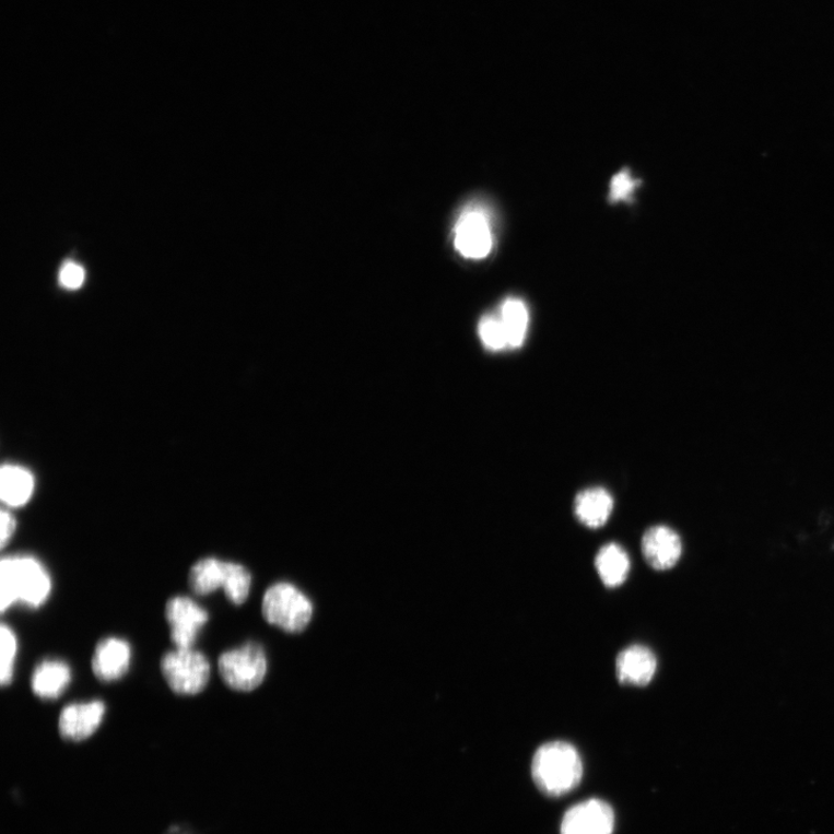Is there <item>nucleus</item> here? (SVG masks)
<instances>
[{"label":"nucleus","mask_w":834,"mask_h":834,"mask_svg":"<svg viewBox=\"0 0 834 834\" xmlns=\"http://www.w3.org/2000/svg\"><path fill=\"white\" fill-rule=\"evenodd\" d=\"M52 582L43 562L32 555L4 556L0 562V611L14 606L40 609L51 595Z\"/></svg>","instance_id":"1"},{"label":"nucleus","mask_w":834,"mask_h":834,"mask_svg":"<svg viewBox=\"0 0 834 834\" xmlns=\"http://www.w3.org/2000/svg\"><path fill=\"white\" fill-rule=\"evenodd\" d=\"M537 787L548 797H562L574 790L584 778V763L576 748L568 742L554 741L541 745L531 765Z\"/></svg>","instance_id":"2"},{"label":"nucleus","mask_w":834,"mask_h":834,"mask_svg":"<svg viewBox=\"0 0 834 834\" xmlns=\"http://www.w3.org/2000/svg\"><path fill=\"white\" fill-rule=\"evenodd\" d=\"M262 614L270 625L287 633H301L312 622L314 606L297 587L280 582L266 591Z\"/></svg>","instance_id":"3"},{"label":"nucleus","mask_w":834,"mask_h":834,"mask_svg":"<svg viewBox=\"0 0 834 834\" xmlns=\"http://www.w3.org/2000/svg\"><path fill=\"white\" fill-rule=\"evenodd\" d=\"M161 670L169 689L179 695H198L205 690L211 677L208 657L193 648L166 653Z\"/></svg>","instance_id":"4"},{"label":"nucleus","mask_w":834,"mask_h":834,"mask_svg":"<svg viewBox=\"0 0 834 834\" xmlns=\"http://www.w3.org/2000/svg\"><path fill=\"white\" fill-rule=\"evenodd\" d=\"M267 671V655L263 648L255 643L227 650L219 658L222 681L227 688L238 692L258 689L263 683Z\"/></svg>","instance_id":"5"},{"label":"nucleus","mask_w":834,"mask_h":834,"mask_svg":"<svg viewBox=\"0 0 834 834\" xmlns=\"http://www.w3.org/2000/svg\"><path fill=\"white\" fill-rule=\"evenodd\" d=\"M165 615L171 629V642L177 649L193 648L209 622L208 611L186 596L171 598L166 603Z\"/></svg>","instance_id":"6"},{"label":"nucleus","mask_w":834,"mask_h":834,"mask_svg":"<svg viewBox=\"0 0 834 834\" xmlns=\"http://www.w3.org/2000/svg\"><path fill=\"white\" fill-rule=\"evenodd\" d=\"M493 232L490 220L480 208L465 210L455 226V247L467 259L488 258L493 249Z\"/></svg>","instance_id":"7"},{"label":"nucleus","mask_w":834,"mask_h":834,"mask_svg":"<svg viewBox=\"0 0 834 834\" xmlns=\"http://www.w3.org/2000/svg\"><path fill=\"white\" fill-rule=\"evenodd\" d=\"M613 830V809L598 799L574 806L561 823V834H612Z\"/></svg>","instance_id":"8"},{"label":"nucleus","mask_w":834,"mask_h":834,"mask_svg":"<svg viewBox=\"0 0 834 834\" xmlns=\"http://www.w3.org/2000/svg\"><path fill=\"white\" fill-rule=\"evenodd\" d=\"M106 715L102 701L73 703L66 706L58 719V730L67 741L82 742L101 728Z\"/></svg>","instance_id":"9"},{"label":"nucleus","mask_w":834,"mask_h":834,"mask_svg":"<svg viewBox=\"0 0 834 834\" xmlns=\"http://www.w3.org/2000/svg\"><path fill=\"white\" fill-rule=\"evenodd\" d=\"M131 658L132 648L127 639L109 636L95 646L92 671L104 683L120 681L130 670Z\"/></svg>","instance_id":"10"},{"label":"nucleus","mask_w":834,"mask_h":834,"mask_svg":"<svg viewBox=\"0 0 834 834\" xmlns=\"http://www.w3.org/2000/svg\"><path fill=\"white\" fill-rule=\"evenodd\" d=\"M642 547L647 564L658 572L674 567L683 553L681 537L666 526L648 529L643 537Z\"/></svg>","instance_id":"11"},{"label":"nucleus","mask_w":834,"mask_h":834,"mask_svg":"<svg viewBox=\"0 0 834 834\" xmlns=\"http://www.w3.org/2000/svg\"><path fill=\"white\" fill-rule=\"evenodd\" d=\"M657 659L648 647L633 645L620 651L615 661L618 681L625 685L646 686L653 681Z\"/></svg>","instance_id":"12"},{"label":"nucleus","mask_w":834,"mask_h":834,"mask_svg":"<svg viewBox=\"0 0 834 834\" xmlns=\"http://www.w3.org/2000/svg\"><path fill=\"white\" fill-rule=\"evenodd\" d=\"M72 681L70 666L62 659H45L38 663L31 678L33 693L43 701H56Z\"/></svg>","instance_id":"13"},{"label":"nucleus","mask_w":834,"mask_h":834,"mask_svg":"<svg viewBox=\"0 0 834 834\" xmlns=\"http://www.w3.org/2000/svg\"><path fill=\"white\" fill-rule=\"evenodd\" d=\"M613 497L604 489L592 488L578 493L574 512L577 519L590 529L606 526L613 512Z\"/></svg>","instance_id":"14"},{"label":"nucleus","mask_w":834,"mask_h":834,"mask_svg":"<svg viewBox=\"0 0 834 834\" xmlns=\"http://www.w3.org/2000/svg\"><path fill=\"white\" fill-rule=\"evenodd\" d=\"M595 567L606 587L616 588L625 584L631 572V560L622 547L610 542L598 551Z\"/></svg>","instance_id":"15"},{"label":"nucleus","mask_w":834,"mask_h":834,"mask_svg":"<svg viewBox=\"0 0 834 834\" xmlns=\"http://www.w3.org/2000/svg\"><path fill=\"white\" fill-rule=\"evenodd\" d=\"M498 317L506 331L508 348L521 346L526 342L530 321L527 304L519 298H507L501 306Z\"/></svg>","instance_id":"16"},{"label":"nucleus","mask_w":834,"mask_h":834,"mask_svg":"<svg viewBox=\"0 0 834 834\" xmlns=\"http://www.w3.org/2000/svg\"><path fill=\"white\" fill-rule=\"evenodd\" d=\"M34 491L32 474L13 465H5L0 474V494L9 507H22L26 504Z\"/></svg>","instance_id":"17"},{"label":"nucleus","mask_w":834,"mask_h":834,"mask_svg":"<svg viewBox=\"0 0 834 834\" xmlns=\"http://www.w3.org/2000/svg\"><path fill=\"white\" fill-rule=\"evenodd\" d=\"M189 587L193 594L207 596L223 589L225 561L205 557L197 562L189 572Z\"/></svg>","instance_id":"18"},{"label":"nucleus","mask_w":834,"mask_h":834,"mask_svg":"<svg viewBox=\"0 0 834 834\" xmlns=\"http://www.w3.org/2000/svg\"><path fill=\"white\" fill-rule=\"evenodd\" d=\"M251 587V575L236 562L225 561L224 594L232 604L242 606L247 600Z\"/></svg>","instance_id":"19"},{"label":"nucleus","mask_w":834,"mask_h":834,"mask_svg":"<svg viewBox=\"0 0 834 834\" xmlns=\"http://www.w3.org/2000/svg\"><path fill=\"white\" fill-rule=\"evenodd\" d=\"M0 647H2V662H0V683L9 686L13 681L15 659L17 655V638L14 631L2 624L0 627Z\"/></svg>","instance_id":"20"},{"label":"nucleus","mask_w":834,"mask_h":834,"mask_svg":"<svg viewBox=\"0 0 834 834\" xmlns=\"http://www.w3.org/2000/svg\"><path fill=\"white\" fill-rule=\"evenodd\" d=\"M478 334L483 346L490 352H501L508 348L506 331L498 316L482 317L478 326Z\"/></svg>","instance_id":"21"},{"label":"nucleus","mask_w":834,"mask_h":834,"mask_svg":"<svg viewBox=\"0 0 834 834\" xmlns=\"http://www.w3.org/2000/svg\"><path fill=\"white\" fill-rule=\"evenodd\" d=\"M637 184L627 171L620 172L611 181V200L613 202L629 200Z\"/></svg>","instance_id":"22"},{"label":"nucleus","mask_w":834,"mask_h":834,"mask_svg":"<svg viewBox=\"0 0 834 834\" xmlns=\"http://www.w3.org/2000/svg\"><path fill=\"white\" fill-rule=\"evenodd\" d=\"M85 281V270L74 262H67L60 271L62 286L74 290L80 289Z\"/></svg>","instance_id":"23"},{"label":"nucleus","mask_w":834,"mask_h":834,"mask_svg":"<svg viewBox=\"0 0 834 834\" xmlns=\"http://www.w3.org/2000/svg\"><path fill=\"white\" fill-rule=\"evenodd\" d=\"M16 529L15 518L8 512H2V533H0V545L5 549Z\"/></svg>","instance_id":"24"}]
</instances>
